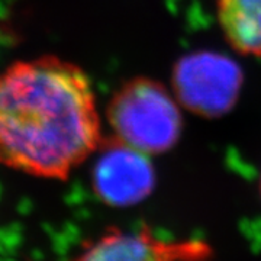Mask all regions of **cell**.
<instances>
[{
    "label": "cell",
    "instance_id": "6da1fadb",
    "mask_svg": "<svg viewBox=\"0 0 261 261\" xmlns=\"http://www.w3.org/2000/svg\"><path fill=\"white\" fill-rule=\"evenodd\" d=\"M89 75L63 58L22 60L0 71V164L65 180L102 144Z\"/></svg>",
    "mask_w": 261,
    "mask_h": 261
},
{
    "label": "cell",
    "instance_id": "7a4b0ae2",
    "mask_svg": "<svg viewBox=\"0 0 261 261\" xmlns=\"http://www.w3.org/2000/svg\"><path fill=\"white\" fill-rule=\"evenodd\" d=\"M180 103L167 87L148 77H135L115 92L106 119L113 138L147 155L167 152L183 130Z\"/></svg>",
    "mask_w": 261,
    "mask_h": 261
},
{
    "label": "cell",
    "instance_id": "3957f363",
    "mask_svg": "<svg viewBox=\"0 0 261 261\" xmlns=\"http://www.w3.org/2000/svg\"><path fill=\"white\" fill-rule=\"evenodd\" d=\"M171 83L181 108L202 118H219L240 99L244 73L229 56L195 51L174 64Z\"/></svg>",
    "mask_w": 261,
    "mask_h": 261
},
{
    "label": "cell",
    "instance_id": "277c9868",
    "mask_svg": "<svg viewBox=\"0 0 261 261\" xmlns=\"http://www.w3.org/2000/svg\"><path fill=\"white\" fill-rule=\"evenodd\" d=\"M94 164L93 189L105 203L129 206L142 202L152 192L155 173L149 155L116 138L100 144Z\"/></svg>",
    "mask_w": 261,
    "mask_h": 261
},
{
    "label": "cell",
    "instance_id": "5b68a950",
    "mask_svg": "<svg viewBox=\"0 0 261 261\" xmlns=\"http://www.w3.org/2000/svg\"><path fill=\"white\" fill-rule=\"evenodd\" d=\"M209 248L202 243L160 240L148 229H112L89 244L74 261H205Z\"/></svg>",
    "mask_w": 261,
    "mask_h": 261
},
{
    "label": "cell",
    "instance_id": "8992f818",
    "mask_svg": "<svg viewBox=\"0 0 261 261\" xmlns=\"http://www.w3.org/2000/svg\"><path fill=\"white\" fill-rule=\"evenodd\" d=\"M218 20L229 45L261 58V0H218Z\"/></svg>",
    "mask_w": 261,
    "mask_h": 261
},
{
    "label": "cell",
    "instance_id": "52a82bcc",
    "mask_svg": "<svg viewBox=\"0 0 261 261\" xmlns=\"http://www.w3.org/2000/svg\"><path fill=\"white\" fill-rule=\"evenodd\" d=\"M260 190H261V180H260Z\"/></svg>",
    "mask_w": 261,
    "mask_h": 261
}]
</instances>
